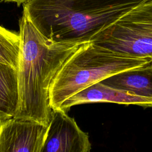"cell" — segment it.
<instances>
[{
    "instance_id": "6da1fadb",
    "label": "cell",
    "mask_w": 152,
    "mask_h": 152,
    "mask_svg": "<svg viewBox=\"0 0 152 152\" xmlns=\"http://www.w3.org/2000/svg\"><path fill=\"white\" fill-rule=\"evenodd\" d=\"M21 39L17 68L19 104L14 118L49 126L52 108L50 90L53 80L80 44L51 40L34 26L23 10L19 20Z\"/></svg>"
},
{
    "instance_id": "7a4b0ae2",
    "label": "cell",
    "mask_w": 152,
    "mask_h": 152,
    "mask_svg": "<svg viewBox=\"0 0 152 152\" xmlns=\"http://www.w3.org/2000/svg\"><path fill=\"white\" fill-rule=\"evenodd\" d=\"M144 0H30L23 5L37 30L56 42H90Z\"/></svg>"
},
{
    "instance_id": "3957f363",
    "label": "cell",
    "mask_w": 152,
    "mask_h": 152,
    "mask_svg": "<svg viewBox=\"0 0 152 152\" xmlns=\"http://www.w3.org/2000/svg\"><path fill=\"white\" fill-rule=\"evenodd\" d=\"M151 61L118 55L90 42L83 43L66 61L53 80L50 106L52 109H58L65 100L86 88Z\"/></svg>"
},
{
    "instance_id": "277c9868",
    "label": "cell",
    "mask_w": 152,
    "mask_h": 152,
    "mask_svg": "<svg viewBox=\"0 0 152 152\" xmlns=\"http://www.w3.org/2000/svg\"><path fill=\"white\" fill-rule=\"evenodd\" d=\"M90 42L118 55L152 59V0H144Z\"/></svg>"
},
{
    "instance_id": "5b68a950",
    "label": "cell",
    "mask_w": 152,
    "mask_h": 152,
    "mask_svg": "<svg viewBox=\"0 0 152 152\" xmlns=\"http://www.w3.org/2000/svg\"><path fill=\"white\" fill-rule=\"evenodd\" d=\"M88 135L77 125L74 119L60 109H52L41 152H90Z\"/></svg>"
},
{
    "instance_id": "8992f818",
    "label": "cell",
    "mask_w": 152,
    "mask_h": 152,
    "mask_svg": "<svg viewBox=\"0 0 152 152\" xmlns=\"http://www.w3.org/2000/svg\"><path fill=\"white\" fill-rule=\"evenodd\" d=\"M48 126L13 118L0 124V152H41Z\"/></svg>"
},
{
    "instance_id": "52a82bcc",
    "label": "cell",
    "mask_w": 152,
    "mask_h": 152,
    "mask_svg": "<svg viewBox=\"0 0 152 152\" xmlns=\"http://www.w3.org/2000/svg\"><path fill=\"white\" fill-rule=\"evenodd\" d=\"M91 103H114L152 107V98L141 97L126 91L113 88L100 81L69 97L61 104L59 109L66 112L72 106Z\"/></svg>"
},
{
    "instance_id": "ba28073f",
    "label": "cell",
    "mask_w": 152,
    "mask_h": 152,
    "mask_svg": "<svg viewBox=\"0 0 152 152\" xmlns=\"http://www.w3.org/2000/svg\"><path fill=\"white\" fill-rule=\"evenodd\" d=\"M100 82L113 88L152 98V61L142 66L117 73Z\"/></svg>"
},
{
    "instance_id": "9c48e42d",
    "label": "cell",
    "mask_w": 152,
    "mask_h": 152,
    "mask_svg": "<svg viewBox=\"0 0 152 152\" xmlns=\"http://www.w3.org/2000/svg\"><path fill=\"white\" fill-rule=\"evenodd\" d=\"M18 104V71L0 62V124L15 117Z\"/></svg>"
},
{
    "instance_id": "30bf717a",
    "label": "cell",
    "mask_w": 152,
    "mask_h": 152,
    "mask_svg": "<svg viewBox=\"0 0 152 152\" xmlns=\"http://www.w3.org/2000/svg\"><path fill=\"white\" fill-rule=\"evenodd\" d=\"M20 45L19 33L9 30L0 25V62L17 69Z\"/></svg>"
},
{
    "instance_id": "8fae6325",
    "label": "cell",
    "mask_w": 152,
    "mask_h": 152,
    "mask_svg": "<svg viewBox=\"0 0 152 152\" xmlns=\"http://www.w3.org/2000/svg\"><path fill=\"white\" fill-rule=\"evenodd\" d=\"M30 0H1L0 2H14L17 4L18 7H20L21 5H23L24 4Z\"/></svg>"
}]
</instances>
